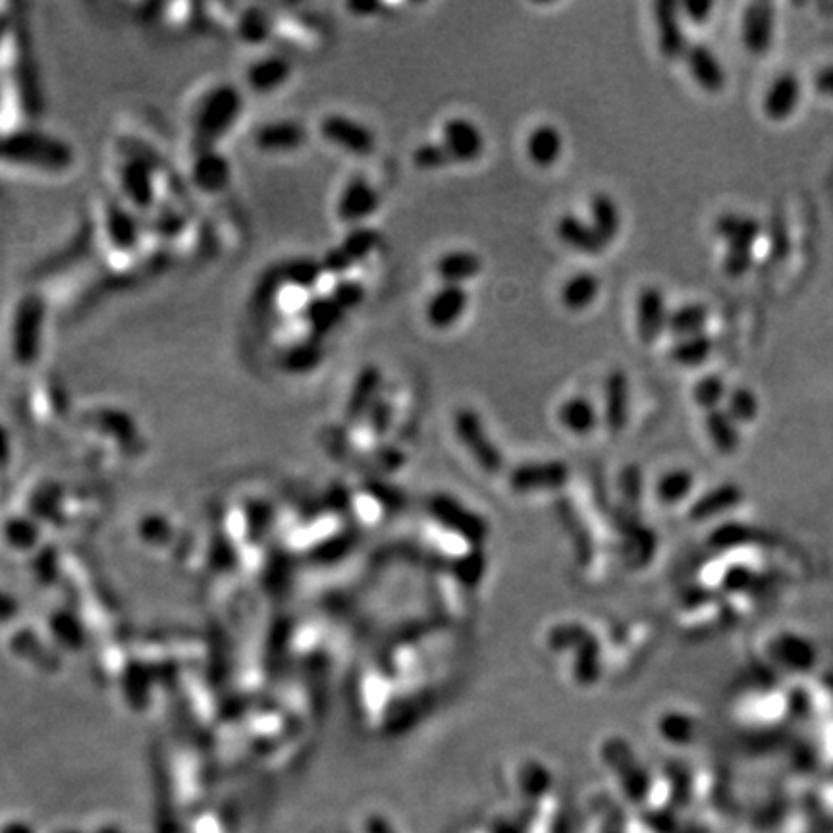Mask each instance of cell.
<instances>
[{
  "label": "cell",
  "mask_w": 833,
  "mask_h": 833,
  "mask_svg": "<svg viewBox=\"0 0 833 833\" xmlns=\"http://www.w3.org/2000/svg\"><path fill=\"white\" fill-rule=\"evenodd\" d=\"M330 297L348 313L351 309H355V307H359L363 301H365V297H367V290H365V286L359 282V280H353V278H340L336 284H334V288H332V292H330Z\"/></svg>",
  "instance_id": "obj_36"
},
{
  "label": "cell",
  "mask_w": 833,
  "mask_h": 833,
  "mask_svg": "<svg viewBox=\"0 0 833 833\" xmlns=\"http://www.w3.org/2000/svg\"><path fill=\"white\" fill-rule=\"evenodd\" d=\"M234 33L243 45L257 47L267 43L272 35V20L261 6H249L236 18Z\"/></svg>",
  "instance_id": "obj_28"
},
{
  "label": "cell",
  "mask_w": 833,
  "mask_h": 833,
  "mask_svg": "<svg viewBox=\"0 0 833 833\" xmlns=\"http://www.w3.org/2000/svg\"><path fill=\"white\" fill-rule=\"evenodd\" d=\"M712 351V340L706 334H697L677 340L670 350V357L683 367H697L708 359Z\"/></svg>",
  "instance_id": "obj_33"
},
{
  "label": "cell",
  "mask_w": 833,
  "mask_h": 833,
  "mask_svg": "<svg viewBox=\"0 0 833 833\" xmlns=\"http://www.w3.org/2000/svg\"><path fill=\"white\" fill-rule=\"evenodd\" d=\"M558 419H560L562 427L569 430V432L579 434V436H587L598 425V411H596V407L589 398L577 396V398L565 400L564 404L560 405Z\"/></svg>",
  "instance_id": "obj_27"
},
{
  "label": "cell",
  "mask_w": 833,
  "mask_h": 833,
  "mask_svg": "<svg viewBox=\"0 0 833 833\" xmlns=\"http://www.w3.org/2000/svg\"><path fill=\"white\" fill-rule=\"evenodd\" d=\"M708 321V309L702 303H685L670 311L668 330L675 338H689L704 334V324Z\"/></svg>",
  "instance_id": "obj_30"
},
{
  "label": "cell",
  "mask_w": 833,
  "mask_h": 833,
  "mask_svg": "<svg viewBox=\"0 0 833 833\" xmlns=\"http://www.w3.org/2000/svg\"><path fill=\"white\" fill-rule=\"evenodd\" d=\"M323 340L315 338V336H307L299 342H294L292 346H288L282 357H280V367L288 373V375H309L315 369L321 367L324 361Z\"/></svg>",
  "instance_id": "obj_21"
},
{
  "label": "cell",
  "mask_w": 833,
  "mask_h": 833,
  "mask_svg": "<svg viewBox=\"0 0 833 833\" xmlns=\"http://www.w3.org/2000/svg\"><path fill=\"white\" fill-rule=\"evenodd\" d=\"M307 143V130L296 120H276L259 126L253 132V145L261 153L282 155L294 153Z\"/></svg>",
  "instance_id": "obj_13"
},
{
  "label": "cell",
  "mask_w": 833,
  "mask_h": 833,
  "mask_svg": "<svg viewBox=\"0 0 833 833\" xmlns=\"http://www.w3.org/2000/svg\"><path fill=\"white\" fill-rule=\"evenodd\" d=\"M685 62H687V68H689L693 80L697 81L704 91L718 93L724 87V83H726L724 70L720 66V60L716 58V54L712 53L710 47H706L702 43L691 45L689 51L685 54Z\"/></svg>",
  "instance_id": "obj_20"
},
{
  "label": "cell",
  "mask_w": 833,
  "mask_h": 833,
  "mask_svg": "<svg viewBox=\"0 0 833 833\" xmlns=\"http://www.w3.org/2000/svg\"><path fill=\"white\" fill-rule=\"evenodd\" d=\"M367 423L369 429L375 436H384L388 434V430L394 423V405L390 404V400H378L377 404L371 407L369 415H367Z\"/></svg>",
  "instance_id": "obj_38"
},
{
  "label": "cell",
  "mask_w": 833,
  "mask_h": 833,
  "mask_svg": "<svg viewBox=\"0 0 833 833\" xmlns=\"http://www.w3.org/2000/svg\"><path fill=\"white\" fill-rule=\"evenodd\" d=\"M280 270H282L284 282L288 286H294L296 290H313L324 274L321 261L311 259V257L290 259L286 265L280 267Z\"/></svg>",
  "instance_id": "obj_31"
},
{
  "label": "cell",
  "mask_w": 833,
  "mask_h": 833,
  "mask_svg": "<svg viewBox=\"0 0 833 833\" xmlns=\"http://www.w3.org/2000/svg\"><path fill=\"white\" fill-rule=\"evenodd\" d=\"M670 309L666 296L656 286H646L637 299V334L645 346H652L668 328Z\"/></svg>",
  "instance_id": "obj_12"
},
{
  "label": "cell",
  "mask_w": 833,
  "mask_h": 833,
  "mask_svg": "<svg viewBox=\"0 0 833 833\" xmlns=\"http://www.w3.org/2000/svg\"><path fill=\"white\" fill-rule=\"evenodd\" d=\"M348 8L357 16H373L382 6H380V2H351V4H348Z\"/></svg>",
  "instance_id": "obj_44"
},
{
  "label": "cell",
  "mask_w": 833,
  "mask_h": 833,
  "mask_svg": "<svg viewBox=\"0 0 833 833\" xmlns=\"http://www.w3.org/2000/svg\"><path fill=\"white\" fill-rule=\"evenodd\" d=\"M629 419V378L614 369L604 382V423L606 427L618 434L627 425Z\"/></svg>",
  "instance_id": "obj_18"
},
{
  "label": "cell",
  "mask_w": 833,
  "mask_h": 833,
  "mask_svg": "<svg viewBox=\"0 0 833 833\" xmlns=\"http://www.w3.org/2000/svg\"><path fill=\"white\" fill-rule=\"evenodd\" d=\"M380 243V234L371 226H353L340 243L342 251L348 255L353 265L363 263Z\"/></svg>",
  "instance_id": "obj_32"
},
{
  "label": "cell",
  "mask_w": 833,
  "mask_h": 833,
  "mask_svg": "<svg viewBox=\"0 0 833 833\" xmlns=\"http://www.w3.org/2000/svg\"><path fill=\"white\" fill-rule=\"evenodd\" d=\"M344 317L346 311L330 296L311 297L301 309V319L309 330V336L319 340H324L344 323Z\"/></svg>",
  "instance_id": "obj_17"
},
{
  "label": "cell",
  "mask_w": 833,
  "mask_h": 833,
  "mask_svg": "<svg viewBox=\"0 0 833 833\" xmlns=\"http://www.w3.org/2000/svg\"><path fill=\"white\" fill-rule=\"evenodd\" d=\"M564 153V135L552 124H540L527 139V155L538 168H550Z\"/></svg>",
  "instance_id": "obj_22"
},
{
  "label": "cell",
  "mask_w": 833,
  "mask_h": 833,
  "mask_svg": "<svg viewBox=\"0 0 833 833\" xmlns=\"http://www.w3.org/2000/svg\"><path fill=\"white\" fill-rule=\"evenodd\" d=\"M12 457V444H10V434L8 430L0 425V467H6L8 461Z\"/></svg>",
  "instance_id": "obj_43"
},
{
  "label": "cell",
  "mask_w": 833,
  "mask_h": 833,
  "mask_svg": "<svg viewBox=\"0 0 833 833\" xmlns=\"http://www.w3.org/2000/svg\"><path fill=\"white\" fill-rule=\"evenodd\" d=\"M321 267H323L324 274H332V276H344L348 270L353 267L348 255L342 251L340 245L330 247L321 259Z\"/></svg>",
  "instance_id": "obj_39"
},
{
  "label": "cell",
  "mask_w": 833,
  "mask_h": 833,
  "mask_svg": "<svg viewBox=\"0 0 833 833\" xmlns=\"http://www.w3.org/2000/svg\"><path fill=\"white\" fill-rule=\"evenodd\" d=\"M286 282H284V278H282V270L280 267L278 269L270 270L269 274L255 286V290H253V297H251V311L257 315V317H263L265 313H269L270 309H272V305L276 303V299H278V292H280V286H284Z\"/></svg>",
  "instance_id": "obj_34"
},
{
  "label": "cell",
  "mask_w": 833,
  "mask_h": 833,
  "mask_svg": "<svg viewBox=\"0 0 833 833\" xmlns=\"http://www.w3.org/2000/svg\"><path fill=\"white\" fill-rule=\"evenodd\" d=\"M457 438L461 444L479 459L486 471H498L502 465V456L496 448V444L488 438V432L484 429L483 419L477 411L469 407H461L454 419Z\"/></svg>",
  "instance_id": "obj_6"
},
{
  "label": "cell",
  "mask_w": 833,
  "mask_h": 833,
  "mask_svg": "<svg viewBox=\"0 0 833 833\" xmlns=\"http://www.w3.org/2000/svg\"><path fill=\"white\" fill-rule=\"evenodd\" d=\"M556 234L569 249L583 255H600L608 245L592 228L591 222L575 215H564L558 220Z\"/></svg>",
  "instance_id": "obj_19"
},
{
  "label": "cell",
  "mask_w": 833,
  "mask_h": 833,
  "mask_svg": "<svg viewBox=\"0 0 833 833\" xmlns=\"http://www.w3.org/2000/svg\"><path fill=\"white\" fill-rule=\"evenodd\" d=\"M47 303L39 294L20 297L12 309L8 328V351L20 369L33 367L43 351Z\"/></svg>",
  "instance_id": "obj_3"
},
{
  "label": "cell",
  "mask_w": 833,
  "mask_h": 833,
  "mask_svg": "<svg viewBox=\"0 0 833 833\" xmlns=\"http://www.w3.org/2000/svg\"><path fill=\"white\" fill-rule=\"evenodd\" d=\"M49 635L60 650L68 652H78L85 643V629L80 619L62 610L49 618Z\"/></svg>",
  "instance_id": "obj_29"
},
{
  "label": "cell",
  "mask_w": 833,
  "mask_h": 833,
  "mask_svg": "<svg viewBox=\"0 0 833 833\" xmlns=\"http://www.w3.org/2000/svg\"><path fill=\"white\" fill-rule=\"evenodd\" d=\"M103 232L107 236L108 245L120 255H130L141 240V224L124 201H110L105 207Z\"/></svg>",
  "instance_id": "obj_9"
},
{
  "label": "cell",
  "mask_w": 833,
  "mask_h": 833,
  "mask_svg": "<svg viewBox=\"0 0 833 833\" xmlns=\"http://www.w3.org/2000/svg\"><path fill=\"white\" fill-rule=\"evenodd\" d=\"M242 89L232 83H216L207 89L191 112V135L195 149H211L230 134L242 116Z\"/></svg>",
  "instance_id": "obj_1"
},
{
  "label": "cell",
  "mask_w": 833,
  "mask_h": 833,
  "mask_svg": "<svg viewBox=\"0 0 833 833\" xmlns=\"http://www.w3.org/2000/svg\"><path fill=\"white\" fill-rule=\"evenodd\" d=\"M469 305V294L463 286L444 284L427 301L425 317L432 328L448 330L465 315Z\"/></svg>",
  "instance_id": "obj_15"
},
{
  "label": "cell",
  "mask_w": 833,
  "mask_h": 833,
  "mask_svg": "<svg viewBox=\"0 0 833 833\" xmlns=\"http://www.w3.org/2000/svg\"><path fill=\"white\" fill-rule=\"evenodd\" d=\"M0 537L8 550L29 554L41 542V525L31 515H12L2 523Z\"/></svg>",
  "instance_id": "obj_24"
},
{
  "label": "cell",
  "mask_w": 833,
  "mask_h": 833,
  "mask_svg": "<svg viewBox=\"0 0 833 833\" xmlns=\"http://www.w3.org/2000/svg\"><path fill=\"white\" fill-rule=\"evenodd\" d=\"M20 614V602L10 592L0 589V625H8Z\"/></svg>",
  "instance_id": "obj_41"
},
{
  "label": "cell",
  "mask_w": 833,
  "mask_h": 833,
  "mask_svg": "<svg viewBox=\"0 0 833 833\" xmlns=\"http://www.w3.org/2000/svg\"><path fill=\"white\" fill-rule=\"evenodd\" d=\"M2 141H4V137H0V159H2Z\"/></svg>",
  "instance_id": "obj_46"
},
{
  "label": "cell",
  "mask_w": 833,
  "mask_h": 833,
  "mask_svg": "<svg viewBox=\"0 0 833 833\" xmlns=\"http://www.w3.org/2000/svg\"><path fill=\"white\" fill-rule=\"evenodd\" d=\"M600 294V280L591 270H581L567 278L562 288V303L569 311H585Z\"/></svg>",
  "instance_id": "obj_26"
},
{
  "label": "cell",
  "mask_w": 833,
  "mask_h": 833,
  "mask_svg": "<svg viewBox=\"0 0 833 833\" xmlns=\"http://www.w3.org/2000/svg\"><path fill=\"white\" fill-rule=\"evenodd\" d=\"M380 386H382V371L377 365H365L359 375L353 380L350 398L346 405V417L350 423H361L367 419L371 407L380 400Z\"/></svg>",
  "instance_id": "obj_16"
},
{
  "label": "cell",
  "mask_w": 833,
  "mask_h": 833,
  "mask_svg": "<svg viewBox=\"0 0 833 833\" xmlns=\"http://www.w3.org/2000/svg\"><path fill=\"white\" fill-rule=\"evenodd\" d=\"M442 143L452 155L454 162H475L483 157L484 141L483 132L477 124H473L467 118H450L442 128Z\"/></svg>",
  "instance_id": "obj_11"
},
{
  "label": "cell",
  "mask_w": 833,
  "mask_h": 833,
  "mask_svg": "<svg viewBox=\"0 0 833 833\" xmlns=\"http://www.w3.org/2000/svg\"><path fill=\"white\" fill-rule=\"evenodd\" d=\"M118 188L132 211L149 213L157 203V174L153 164L141 155H126L118 164Z\"/></svg>",
  "instance_id": "obj_4"
},
{
  "label": "cell",
  "mask_w": 833,
  "mask_h": 833,
  "mask_svg": "<svg viewBox=\"0 0 833 833\" xmlns=\"http://www.w3.org/2000/svg\"><path fill=\"white\" fill-rule=\"evenodd\" d=\"M2 161L45 174H64L74 166L76 153L60 137L37 130H16L4 135Z\"/></svg>",
  "instance_id": "obj_2"
},
{
  "label": "cell",
  "mask_w": 833,
  "mask_h": 833,
  "mask_svg": "<svg viewBox=\"0 0 833 833\" xmlns=\"http://www.w3.org/2000/svg\"><path fill=\"white\" fill-rule=\"evenodd\" d=\"M182 228H184V220L176 215L174 211L159 213L155 216V232L161 238H172V236L180 234Z\"/></svg>",
  "instance_id": "obj_40"
},
{
  "label": "cell",
  "mask_w": 833,
  "mask_h": 833,
  "mask_svg": "<svg viewBox=\"0 0 833 833\" xmlns=\"http://www.w3.org/2000/svg\"><path fill=\"white\" fill-rule=\"evenodd\" d=\"M294 66L282 54H267L253 60L245 70V85L255 95H272L292 80Z\"/></svg>",
  "instance_id": "obj_10"
},
{
  "label": "cell",
  "mask_w": 833,
  "mask_h": 833,
  "mask_svg": "<svg viewBox=\"0 0 833 833\" xmlns=\"http://www.w3.org/2000/svg\"><path fill=\"white\" fill-rule=\"evenodd\" d=\"M452 162L454 159L444 143H423L413 151V164L421 170H438Z\"/></svg>",
  "instance_id": "obj_35"
},
{
  "label": "cell",
  "mask_w": 833,
  "mask_h": 833,
  "mask_svg": "<svg viewBox=\"0 0 833 833\" xmlns=\"http://www.w3.org/2000/svg\"><path fill=\"white\" fill-rule=\"evenodd\" d=\"M8 24H6V20L0 16V47L4 45V41H6V37H8Z\"/></svg>",
  "instance_id": "obj_45"
},
{
  "label": "cell",
  "mask_w": 833,
  "mask_h": 833,
  "mask_svg": "<svg viewBox=\"0 0 833 833\" xmlns=\"http://www.w3.org/2000/svg\"><path fill=\"white\" fill-rule=\"evenodd\" d=\"M726 394L724 380L716 375H706L700 378L693 388V398L702 407H714Z\"/></svg>",
  "instance_id": "obj_37"
},
{
  "label": "cell",
  "mask_w": 833,
  "mask_h": 833,
  "mask_svg": "<svg viewBox=\"0 0 833 833\" xmlns=\"http://www.w3.org/2000/svg\"><path fill=\"white\" fill-rule=\"evenodd\" d=\"M591 224L592 228L598 232V236L608 243L614 242L621 232V211H619L618 201L604 193L598 191L591 197Z\"/></svg>",
  "instance_id": "obj_25"
},
{
  "label": "cell",
  "mask_w": 833,
  "mask_h": 833,
  "mask_svg": "<svg viewBox=\"0 0 833 833\" xmlns=\"http://www.w3.org/2000/svg\"><path fill=\"white\" fill-rule=\"evenodd\" d=\"M319 132L328 143L357 157H367L377 149V137L365 124L344 114H328L319 124Z\"/></svg>",
  "instance_id": "obj_5"
},
{
  "label": "cell",
  "mask_w": 833,
  "mask_h": 833,
  "mask_svg": "<svg viewBox=\"0 0 833 833\" xmlns=\"http://www.w3.org/2000/svg\"><path fill=\"white\" fill-rule=\"evenodd\" d=\"M189 178L201 193L218 195L232 184V164L216 147L195 149Z\"/></svg>",
  "instance_id": "obj_7"
},
{
  "label": "cell",
  "mask_w": 833,
  "mask_h": 833,
  "mask_svg": "<svg viewBox=\"0 0 833 833\" xmlns=\"http://www.w3.org/2000/svg\"><path fill=\"white\" fill-rule=\"evenodd\" d=\"M654 20H656V35H658V49L660 54L668 60H677L689 51L687 35L681 22L679 6L675 2H656L654 4Z\"/></svg>",
  "instance_id": "obj_14"
},
{
  "label": "cell",
  "mask_w": 833,
  "mask_h": 833,
  "mask_svg": "<svg viewBox=\"0 0 833 833\" xmlns=\"http://www.w3.org/2000/svg\"><path fill=\"white\" fill-rule=\"evenodd\" d=\"M681 8H683L685 18L689 22L704 24L710 18V12H712L714 4H710V2H685Z\"/></svg>",
  "instance_id": "obj_42"
},
{
  "label": "cell",
  "mask_w": 833,
  "mask_h": 833,
  "mask_svg": "<svg viewBox=\"0 0 833 833\" xmlns=\"http://www.w3.org/2000/svg\"><path fill=\"white\" fill-rule=\"evenodd\" d=\"M378 207L380 195L375 186L365 176H353L338 197L336 216L344 224L361 226L363 220L377 213Z\"/></svg>",
  "instance_id": "obj_8"
},
{
  "label": "cell",
  "mask_w": 833,
  "mask_h": 833,
  "mask_svg": "<svg viewBox=\"0 0 833 833\" xmlns=\"http://www.w3.org/2000/svg\"><path fill=\"white\" fill-rule=\"evenodd\" d=\"M481 270L483 259L469 249L448 251L436 261V274L444 280V284L463 286V282L473 280Z\"/></svg>",
  "instance_id": "obj_23"
}]
</instances>
